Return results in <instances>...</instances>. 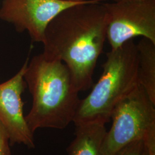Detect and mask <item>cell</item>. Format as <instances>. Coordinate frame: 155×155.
<instances>
[{
    "label": "cell",
    "mask_w": 155,
    "mask_h": 155,
    "mask_svg": "<svg viewBox=\"0 0 155 155\" xmlns=\"http://www.w3.org/2000/svg\"><path fill=\"white\" fill-rule=\"evenodd\" d=\"M110 119L112 125L102 144L103 155H116L139 140L149 155H155V104L140 85L117 104Z\"/></svg>",
    "instance_id": "cell-4"
},
{
    "label": "cell",
    "mask_w": 155,
    "mask_h": 155,
    "mask_svg": "<svg viewBox=\"0 0 155 155\" xmlns=\"http://www.w3.org/2000/svg\"><path fill=\"white\" fill-rule=\"evenodd\" d=\"M0 155H11L10 140L5 128L0 122Z\"/></svg>",
    "instance_id": "cell-11"
},
{
    "label": "cell",
    "mask_w": 155,
    "mask_h": 155,
    "mask_svg": "<svg viewBox=\"0 0 155 155\" xmlns=\"http://www.w3.org/2000/svg\"><path fill=\"white\" fill-rule=\"evenodd\" d=\"M104 5L107 18L106 39L111 50L137 36L155 44V0L121 1Z\"/></svg>",
    "instance_id": "cell-5"
},
{
    "label": "cell",
    "mask_w": 155,
    "mask_h": 155,
    "mask_svg": "<svg viewBox=\"0 0 155 155\" xmlns=\"http://www.w3.org/2000/svg\"><path fill=\"white\" fill-rule=\"evenodd\" d=\"M106 132L102 124L75 125V137L67 148L68 155H103L101 148Z\"/></svg>",
    "instance_id": "cell-8"
},
{
    "label": "cell",
    "mask_w": 155,
    "mask_h": 155,
    "mask_svg": "<svg viewBox=\"0 0 155 155\" xmlns=\"http://www.w3.org/2000/svg\"><path fill=\"white\" fill-rule=\"evenodd\" d=\"M138 68V52L133 40L107 52L99 80L89 95L81 100L74 125L109 122L117 104L140 85Z\"/></svg>",
    "instance_id": "cell-3"
},
{
    "label": "cell",
    "mask_w": 155,
    "mask_h": 155,
    "mask_svg": "<svg viewBox=\"0 0 155 155\" xmlns=\"http://www.w3.org/2000/svg\"><path fill=\"white\" fill-rule=\"evenodd\" d=\"M144 151L143 141L139 140L128 144L116 155H143Z\"/></svg>",
    "instance_id": "cell-10"
},
{
    "label": "cell",
    "mask_w": 155,
    "mask_h": 155,
    "mask_svg": "<svg viewBox=\"0 0 155 155\" xmlns=\"http://www.w3.org/2000/svg\"><path fill=\"white\" fill-rule=\"evenodd\" d=\"M136 45L139 84L155 104V44L143 38Z\"/></svg>",
    "instance_id": "cell-9"
},
{
    "label": "cell",
    "mask_w": 155,
    "mask_h": 155,
    "mask_svg": "<svg viewBox=\"0 0 155 155\" xmlns=\"http://www.w3.org/2000/svg\"><path fill=\"white\" fill-rule=\"evenodd\" d=\"M83 1L3 0L0 18L14 25L18 32L27 31L34 41L43 43L49 23L61 12Z\"/></svg>",
    "instance_id": "cell-6"
},
{
    "label": "cell",
    "mask_w": 155,
    "mask_h": 155,
    "mask_svg": "<svg viewBox=\"0 0 155 155\" xmlns=\"http://www.w3.org/2000/svg\"><path fill=\"white\" fill-rule=\"evenodd\" d=\"M103 0H85L58 14L45 29L44 55L64 63L80 91L93 84L94 70L106 40Z\"/></svg>",
    "instance_id": "cell-1"
},
{
    "label": "cell",
    "mask_w": 155,
    "mask_h": 155,
    "mask_svg": "<svg viewBox=\"0 0 155 155\" xmlns=\"http://www.w3.org/2000/svg\"><path fill=\"white\" fill-rule=\"evenodd\" d=\"M28 62L27 58L15 76L0 84V122L5 128L11 145L22 144L33 148L35 147L33 133L24 116L21 98L27 85L24 77Z\"/></svg>",
    "instance_id": "cell-7"
},
{
    "label": "cell",
    "mask_w": 155,
    "mask_h": 155,
    "mask_svg": "<svg viewBox=\"0 0 155 155\" xmlns=\"http://www.w3.org/2000/svg\"><path fill=\"white\" fill-rule=\"evenodd\" d=\"M63 1H72V2H81L84 0H63Z\"/></svg>",
    "instance_id": "cell-12"
},
{
    "label": "cell",
    "mask_w": 155,
    "mask_h": 155,
    "mask_svg": "<svg viewBox=\"0 0 155 155\" xmlns=\"http://www.w3.org/2000/svg\"><path fill=\"white\" fill-rule=\"evenodd\" d=\"M115 2H118V1H133V0H113Z\"/></svg>",
    "instance_id": "cell-14"
},
{
    "label": "cell",
    "mask_w": 155,
    "mask_h": 155,
    "mask_svg": "<svg viewBox=\"0 0 155 155\" xmlns=\"http://www.w3.org/2000/svg\"><path fill=\"white\" fill-rule=\"evenodd\" d=\"M143 155H149L148 153V152H147V150L145 149V147H144V154H143Z\"/></svg>",
    "instance_id": "cell-13"
},
{
    "label": "cell",
    "mask_w": 155,
    "mask_h": 155,
    "mask_svg": "<svg viewBox=\"0 0 155 155\" xmlns=\"http://www.w3.org/2000/svg\"><path fill=\"white\" fill-rule=\"evenodd\" d=\"M24 78L32 98L25 116L32 133L40 128L63 129L73 122L81 100L64 63L43 54L35 56Z\"/></svg>",
    "instance_id": "cell-2"
}]
</instances>
